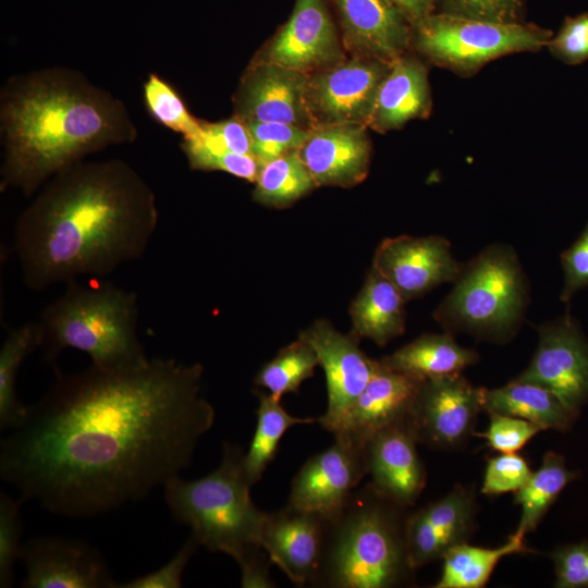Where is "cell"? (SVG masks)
<instances>
[{"label": "cell", "mask_w": 588, "mask_h": 588, "mask_svg": "<svg viewBox=\"0 0 588 588\" xmlns=\"http://www.w3.org/2000/svg\"><path fill=\"white\" fill-rule=\"evenodd\" d=\"M203 373L171 358L58 373L1 440L2 480L23 501L70 517L144 499L188 467L215 422Z\"/></svg>", "instance_id": "1"}, {"label": "cell", "mask_w": 588, "mask_h": 588, "mask_svg": "<svg viewBox=\"0 0 588 588\" xmlns=\"http://www.w3.org/2000/svg\"><path fill=\"white\" fill-rule=\"evenodd\" d=\"M158 221L155 193L133 167L78 161L49 179L15 222L22 281L42 291L103 278L146 253Z\"/></svg>", "instance_id": "2"}, {"label": "cell", "mask_w": 588, "mask_h": 588, "mask_svg": "<svg viewBox=\"0 0 588 588\" xmlns=\"http://www.w3.org/2000/svg\"><path fill=\"white\" fill-rule=\"evenodd\" d=\"M0 188L29 196L59 171L108 146L133 143L125 105L72 69L10 77L0 93Z\"/></svg>", "instance_id": "3"}, {"label": "cell", "mask_w": 588, "mask_h": 588, "mask_svg": "<svg viewBox=\"0 0 588 588\" xmlns=\"http://www.w3.org/2000/svg\"><path fill=\"white\" fill-rule=\"evenodd\" d=\"M138 297L101 278L65 284L38 320L40 348L47 363H54L64 350L87 354L91 365L124 369L149 358L138 335Z\"/></svg>", "instance_id": "4"}, {"label": "cell", "mask_w": 588, "mask_h": 588, "mask_svg": "<svg viewBox=\"0 0 588 588\" xmlns=\"http://www.w3.org/2000/svg\"><path fill=\"white\" fill-rule=\"evenodd\" d=\"M367 483L329 520L324 552L313 587L390 588L408 580V513Z\"/></svg>", "instance_id": "5"}, {"label": "cell", "mask_w": 588, "mask_h": 588, "mask_svg": "<svg viewBox=\"0 0 588 588\" xmlns=\"http://www.w3.org/2000/svg\"><path fill=\"white\" fill-rule=\"evenodd\" d=\"M243 457L242 449L225 442L221 463L213 471L195 480L175 476L163 486L173 517L191 528L197 543L236 562L264 549L262 530L269 513L252 500L253 485Z\"/></svg>", "instance_id": "6"}, {"label": "cell", "mask_w": 588, "mask_h": 588, "mask_svg": "<svg viewBox=\"0 0 588 588\" xmlns=\"http://www.w3.org/2000/svg\"><path fill=\"white\" fill-rule=\"evenodd\" d=\"M453 283L433 311V318L448 332L462 331L493 341L513 336L528 303V283L511 246H488L463 264Z\"/></svg>", "instance_id": "7"}, {"label": "cell", "mask_w": 588, "mask_h": 588, "mask_svg": "<svg viewBox=\"0 0 588 588\" xmlns=\"http://www.w3.org/2000/svg\"><path fill=\"white\" fill-rule=\"evenodd\" d=\"M417 29L418 47L426 54L442 65L466 72L503 54L540 49L552 35L531 25L451 13L431 14Z\"/></svg>", "instance_id": "8"}, {"label": "cell", "mask_w": 588, "mask_h": 588, "mask_svg": "<svg viewBox=\"0 0 588 588\" xmlns=\"http://www.w3.org/2000/svg\"><path fill=\"white\" fill-rule=\"evenodd\" d=\"M391 63L360 57L309 74L306 96L315 127L344 123L367 126Z\"/></svg>", "instance_id": "9"}, {"label": "cell", "mask_w": 588, "mask_h": 588, "mask_svg": "<svg viewBox=\"0 0 588 588\" xmlns=\"http://www.w3.org/2000/svg\"><path fill=\"white\" fill-rule=\"evenodd\" d=\"M481 409V388L461 372L430 378L421 382L406 426L417 443L452 449L469 437Z\"/></svg>", "instance_id": "10"}, {"label": "cell", "mask_w": 588, "mask_h": 588, "mask_svg": "<svg viewBox=\"0 0 588 588\" xmlns=\"http://www.w3.org/2000/svg\"><path fill=\"white\" fill-rule=\"evenodd\" d=\"M516 379L550 390L577 414L588 402V340L568 313L538 328L537 350Z\"/></svg>", "instance_id": "11"}, {"label": "cell", "mask_w": 588, "mask_h": 588, "mask_svg": "<svg viewBox=\"0 0 588 588\" xmlns=\"http://www.w3.org/2000/svg\"><path fill=\"white\" fill-rule=\"evenodd\" d=\"M299 336L313 346L326 376L327 409L317 422L333 432L375 375L378 360L359 347L356 336L338 331L327 320L315 321Z\"/></svg>", "instance_id": "12"}, {"label": "cell", "mask_w": 588, "mask_h": 588, "mask_svg": "<svg viewBox=\"0 0 588 588\" xmlns=\"http://www.w3.org/2000/svg\"><path fill=\"white\" fill-rule=\"evenodd\" d=\"M366 475L365 449L334 437L330 448L310 456L294 476L287 504L332 520Z\"/></svg>", "instance_id": "13"}, {"label": "cell", "mask_w": 588, "mask_h": 588, "mask_svg": "<svg viewBox=\"0 0 588 588\" xmlns=\"http://www.w3.org/2000/svg\"><path fill=\"white\" fill-rule=\"evenodd\" d=\"M462 266L452 254L450 241L443 236L400 235L380 242L371 267L408 302L442 283H453Z\"/></svg>", "instance_id": "14"}, {"label": "cell", "mask_w": 588, "mask_h": 588, "mask_svg": "<svg viewBox=\"0 0 588 588\" xmlns=\"http://www.w3.org/2000/svg\"><path fill=\"white\" fill-rule=\"evenodd\" d=\"M308 75L278 63L256 60L242 77L234 97V117L244 123L278 122L314 128L306 96Z\"/></svg>", "instance_id": "15"}, {"label": "cell", "mask_w": 588, "mask_h": 588, "mask_svg": "<svg viewBox=\"0 0 588 588\" xmlns=\"http://www.w3.org/2000/svg\"><path fill=\"white\" fill-rule=\"evenodd\" d=\"M26 588H113L117 583L99 551L59 536L32 538L22 546Z\"/></svg>", "instance_id": "16"}, {"label": "cell", "mask_w": 588, "mask_h": 588, "mask_svg": "<svg viewBox=\"0 0 588 588\" xmlns=\"http://www.w3.org/2000/svg\"><path fill=\"white\" fill-rule=\"evenodd\" d=\"M306 74L344 61L338 33L324 0H296L287 22L257 59Z\"/></svg>", "instance_id": "17"}, {"label": "cell", "mask_w": 588, "mask_h": 588, "mask_svg": "<svg viewBox=\"0 0 588 588\" xmlns=\"http://www.w3.org/2000/svg\"><path fill=\"white\" fill-rule=\"evenodd\" d=\"M329 520L290 504L268 513L262 548L272 564L297 586H313L319 572Z\"/></svg>", "instance_id": "18"}, {"label": "cell", "mask_w": 588, "mask_h": 588, "mask_svg": "<svg viewBox=\"0 0 588 588\" xmlns=\"http://www.w3.org/2000/svg\"><path fill=\"white\" fill-rule=\"evenodd\" d=\"M422 381L378 360L375 375L332 433L364 448L380 430L406 424Z\"/></svg>", "instance_id": "19"}, {"label": "cell", "mask_w": 588, "mask_h": 588, "mask_svg": "<svg viewBox=\"0 0 588 588\" xmlns=\"http://www.w3.org/2000/svg\"><path fill=\"white\" fill-rule=\"evenodd\" d=\"M365 126L344 123L311 128L298 155L317 186L352 187L365 180L371 157Z\"/></svg>", "instance_id": "20"}, {"label": "cell", "mask_w": 588, "mask_h": 588, "mask_svg": "<svg viewBox=\"0 0 588 588\" xmlns=\"http://www.w3.org/2000/svg\"><path fill=\"white\" fill-rule=\"evenodd\" d=\"M475 501L458 486L443 498L408 513L405 538L413 569L441 559L452 547L465 542L474 523Z\"/></svg>", "instance_id": "21"}, {"label": "cell", "mask_w": 588, "mask_h": 588, "mask_svg": "<svg viewBox=\"0 0 588 588\" xmlns=\"http://www.w3.org/2000/svg\"><path fill=\"white\" fill-rule=\"evenodd\" d=\"M416 444L406 424H397L377 432L364 446L369 483L404 507L415 504L426 485V469Z\"/></svg>", "instance_id": "22"}, {"label": "cell", "mask_w": 588, "mask_h": 588, "mask_svg": "<svg viewBox=\"0 0 588 588\" xmlns=\"http://www.w3.org/2000/svg\"><path fill=\"white\" fill-rule=\"evenodd\" d=\"M329 1L338 13L348 49L388 62L400 58L409 41V22L391 1Z\"/></svg>", "instance_id": "23"}, {"label": "cell", "mask_w": 588, "mask_h": 588, "mask_svg": "<svg viewBox=\"0 0 588 588\" xmlns=\"http://www.w3.org/2000/svg\"><path fill=\"white\" fill-rule=\"evenodd\" d=\"M430 109L426 69L412 58H397L381 82L368 126L385 132L425 117Z\"/></svg>", "instance_id": "24"}, {"label": "cell", "mask_w": 588, "mask_h": 588, "mask_svg": "<svg viewBox=\"0 0 588 588\" xmlns=\"http://www.w3.org/2000/svg\"><path fill=\"white\" fill-rule=\"evenodd\" d=\"M405 303L399 290L371 267L350 307V333L385 345L405 330Z\"/></svg>", "instance_id": "25"}, {"label": "cell", "mask_w": 588, "mask_h": 588, "mask_svg": "<svg viewBox=\"0 0 588 588\" xmlns=\"http://www.w3.org/2000/svg\"><path fill=\"white\" fill-rule=\"evenodd\" d=\"M481 405L488 414L519 417L542 430L567 431L578 415L568 409L550 390L518 379L500 388H481Z\"/></svg>", "instance_id": "26"}, {"label": "cell", "mask_w": 588, "mask_h": 588, "mask_svg": "<svg viewBox=\"0 0 588 588\" xmlns=\"http://www.w3.org/2000/svg\"><path fill=\"white\" fill-rule=\"evenodd\" d=\"M478 354L458 345L450 332L426 333L379 359L384 367L426 380L460 373Z\"/></svg>", "instance_id": "27"}, {"label": "cell", "mask_w": 588, "mask_h": 588, "mask_svg": "<svg viewBox=\"0 0 588 588\" xmlns=\"http://www.w3.org/2000/svg\"><path fill=\"white\" fill-rule=\"evenodd\" d=\"M527 551L524 537L513 534L497 548H482L466 542L449 549L441 558L442 572L434 588H481L504 556Z\"/></svg>", "instance_id": "28"}, {"label": "cell", "mask_w": 588, "mask_h": 588, "mask_svg": "<svg viewBox=\"0 0 588 588\" xmlns=\"http://www.w3.org/2000/svg\"><path fill=\"white\" fill-rule=\"evenodd\" d=\"M257 422L249 449L244 453L243 465L250 483H257L269 464L274 460L279 443L285 432L296 425L317 422L315 417L290 415L279 400L269 393H257Z\"/></svg>", "instance_id": "29"}, {"label": "cell", "mask_w": 588, "mask_h": 588, "mask_svg": "<svg viewBox=\"0 0 588 588\" xmlns=\"http://www.w3.org/2000/svg\"><path fill=\"white\" fill-rule=\"evenodd\" d=\"M576 477L577 473L566 467L561 454L547 452L541 466L515 492L514 503L522 510L515 534L525 538L527 532L534 531L563 489Z\"/></svg>", "instance_id": "30"}, {"label": "cell", "mask_w": 588, "mask_h": 588, "mask_svg": "<svg viewBox=\"0 0 588 588\" xmlns=\"http://www.w3.org/2000/svg\"><path fill=\"white\" fill-rule=\"evenodd\" d=\"M38 321L11 329L0 348V429L9 431L25 418L27 407L16 395V379L24 359L40 347Z\"/></svg>", "instance_id": "31"}, {"label": "cell", "mask_w": 588, "mask_h": 588, "mask_svg": "<svg viewBox=\"0 0 588 588\" xmlns=\"http://www.w3.org/2000/svg\"><path fill=\"white\" fill-rule=\"evenodd\" d=\"M253 198L267 207L286 208L317 187L298 151L262 164Z\"/></svg>", "instance_id": "32"}, {"label": "cell", "mask_w": 588, "mask_h": 588, "mask_svg": "<svg viewBox=\"0 0 588 588\" xmlns=\"http://www.w3.org/2000/svg\"><path fill=\"white\" fill-rule=\"evenodd\" d=\"M318 365L313 346L298 336L259 369L254 382L267 389L273 399L281 401L283 395L296 393L302 383L313 377Z\"/></svg>", "instance_id": "33"}, {"label": "cell", "mask_w": 588, "mask_h": 588, "mask_svg": "<svg viewBox=\"0 0 588 588\" xmlns=\"http://www.w3.org/2000/svg\"><path fill=\"white\" fill-rule=\"evenodd\" d=\"M144 103L159 124L181 133L183 137L197 135L201 121L193 117L179 93L156 73H150L143 85Z\"/></svg>", "instance_id": "34"}, {"label": "cell", "mask_w": 588, "mask_h": 588, "mask_svg": "<svg viewBox=\"0 0 588 588\" xmlns=\"http://www.w3.org/2000/svg\"><path fill=\"white\" fill-rule=\"evenodd\" d=\"M253 147L252 152L262 163L292 151H298L309 137L308 128L278 122H247Z\"/></svg>", "instance_id": "35"}, {"label": "cell", "mask_w": 588, "mask_h": 588, "mask_svg": "<svg viewBox=\"0 0 588 588\" xmlns=\"http://www.w3.org/2000/svg\"><path fill=\"white\" fill-rule=\"evenodd\" d=\"M21 498L7 493L0 495V587L9 588L14 583V567L22 551L23 524Z\"/></svg>", "instance_id": "36"}, {"label": "cell", "mask_w": 588, "mask_h": 588, "mask_svg": "<svg viewBox=\"0 0 588 588\" xmlns=\"http://www.w3.org/2000/svg\"><path fill=\"white\" fill-rule=\"evenodd\" d=\"M183 144L211 151L253 155L250 132L236 117L216 123L201 121L200 132L195 136L185 137Z\"/></svg>", "instance_id": "37"}, {"label": "cell", "mask_w": 588, "mask_h": 588, "mask_svg": "<svg viewBox=\"0 0 588 588\" xmlns=\"http://www.w3.org/2000/svg\"><path fill=\"white\" fill-rule=\"evenodd\" d=\"M182 148L192 169L223 171L249 182L256 181L264 164L253 155L211 151L185 144Z\"/></svg>", "instance_id": "38"}, {"label": "cell", "mask_w": 588, "mask_h": 588, "mask_svg": "<svg viewBox=\"0 0 588 588\" xmlns=\"http://www.w3.org/2000/svg\"><path fill=\"white\" fill-rule=\"evenodd\" d=\"M531 473L523 456L516 453H500L487 461L481 493L498 495L516 492L526 483Z\"/></svg>", "instance_id": "39"}, {"label": "cell", "mask_w": 588, "mask_h": 588, "mask_svg": "<svg viewBox=\"0 0 588 588\" xmlns=\"http://www.w3.org/2000/svg\"><path fill=\"white\" fill-rule=\"evenodd\" d=\"M490 421L487 430L478 433L486 439L488 445L499 453H516L542 429L519 417L489 413Z\"/></svg>", "instance_id": "40"}, {"label": "cell", "mask_w": 588, "mask_h": 588, "mask_svg": "<svg viewBox=\"0 0 588 588\" xmlns=\"http://www.w3.org/2000/svg\"><path fill=\"white\" fill-rule=\"evenodd\" d=\"M550 558L558 588H588V541L556 548Z\"/></svg>", "instance_id": "41"}, {"label": "cell", "mask_w": 588, "mask_h": 588, "mask_svg": "<svg viewBox=\"0 0 588 588\" xmlns=\"http://www.w3.org/2000/svg\"><path fill=\"white\" fill-rule=\"evenodd\" d=\"M547 46L554 57L567 64L588 60V13L566 19L559 34Z\"/></svg>", "instance_id": "42"}, {"label": "cell", "mask_w": 588, "mask_h": 588, "mask_svg": "<svg viewBox=\"0 0 588 588\" xmlns=\"http://www.w3.org/2000/svg\"><path fill=\"white\" fill-rule=\"evenodd\" d=\"M199 544L191 536L181 547L177 553L160 568L134 578L130 581L118 584L119 588H179L182 586L183 572Z\"/></svg>", "instance_id": "43"}, {"label": "cell", "mask_w": 588, "mask_h": 588, "mask_svg": "<svg viewBox=\"0 0 588 588\" xmlns=\"http://www.w3.org/2000/svg\"><path fill=\"white\" fill-rule=\"evenodd\" d=\"M564 283L560 298L568 303L573 295L588 286V222L577 240L561 255Z\"/></svg>", "instance_id": "44"}, {"label": "cell", "mask_w": 588, "mask_h": 588, "mask_svg": "<svg viewBox=\"0 0 588 588\" xmlns=\"http://www.w3.org/2000/svg\"><path fill=\"white\" fill-rule=\"evenodd\" d=\"M445 1L451 14L499 23H513L520 8V0Z\"/></svg>", "instance_id": "45"}, {"label": "cell", "mask_w": 588, "mask_h": 588, "mask_svg": "<svg viewBox=\"0 0 588 588\" xmlns=\"http://www.w3.org/2000/svg\"><path fill=\"white\" fill-rule=\"evenodd\" d=\"M241 571V586L244 588H273L270 578L272 562L265 549L255 551L236 562Z\"/></svg>", "instance_id": "46"}, {"label": "cell", "mask_w": 588, "mask_h": 588, "mask_svg": "<svg viewBox=\"0 0 588 588\" xmlns=\"http://www.w3.org/2000/svg\"><path fill=\"white\" fill-rule=\"evenodd\" d=\"M405 15L407 21L418 27L430 14L433 0H389Z\"/></svg>", "instance_id": "47"}]
</instances>
